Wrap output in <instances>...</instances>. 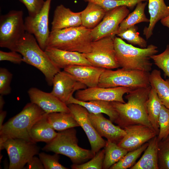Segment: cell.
<instances>
[{"label": "cell", "mask_w": 169, "mask_h": 169, "mask_svg": "<svg viewBox=\"0 0 169 169\" xmlns=\"http://www.w3.org/2000/svg\"><path fill=\"white\" fill-rule=\"evenodd\" d=\"M151 88L150 85L131 90L125 96L126 103L111 101L118 115L115 123L123 129L130 125L141 124L154 130L148 120L146 108Z\"/></svg>", "instance_id": "1"}, {"label": "cell", "mask_w": 169, "mask_h": 169, "mask_svg": "<svg viewBox=\"0 0 169 169\" xmlns=\"http://www.w3.org/2000/svg\"><path fill=\"white\" fill-rule=\"evenodd\" d=\"M114 44L116 59L120 67L149 72L151 70V57L158 53L156 46L151 44L145 48H136L116 36Z\"/></svg>", "instance_id": "2"}, {"label": "cell", "mask_w": 169, "mask_h": 169, "mask_svg": "<svg viewBox=\"0 0 169 169\" xmlns=\"http://www.w3.org/2000/svg\"><path fill=\"white\" fill-rule=\"evenodd\" d=\"M46 114L35 104L28 103L21 112L3 125L0 129V144L10 138L32 141L30 136L32 127Z\"/></svg>", "instance_id": "3"}, {"label": "cell", "mask_w": 169, "mask_h": 169, "mask_svg": "<svg viewBox=\"0 0 169 169\" xmlns=\"http://www.w3.org/2000/svg\"><path fill=\"white\" fill-rule=\"evenodd\" d=\"M15 51L21 54L23 62L37 68L44 75L48 84L52 85L55 75L60 71L38 45L35 37L26 31L17 44Z\"/></svg>", "instance_id": "4"}, {"label": "cell", "mask_w": 169, "mask_h": 169, "mask_svg": "<svg viewBox=\"0 0 169 169\" xmlns=\"http://www.w3.org/2000/svg\"><path fill=\"white\" fill-rule=\"evenodd\" d=\"M91 30L81 25L51 31L47 47L81 53L89 52L93 41Z\"/></svg>", "instance_id": "5"}, {"label": "cell", "mask_w": 169, "mask_h": 169, "mask_svg": "<svg viewBox=\"0 0 169 169\" xmlns=\"http://www.w3.org/2000/svg\"><path fill=\"white\" fill-rule=\"evenodd\" d=\"M76 134L74 128L59 131L55 137L46 143L42 149L66 156L70 159L73 164L84 163L95 155L91 150L83 148L78 146Z\"/></svg>", "instance_id": "6"}, {"label": "cell", "mask_w": 169, "mask_h": 169, "mask_svg": "<svg viewBox=\"0 0 169 169\" xmlns=\"http://www.w3.org/2000/svg\"><path fill=\"white\" fill-rule=\"evenodd\" d=\"M150 72L126 69H105L100 77L98 86L104 88L123 87L137 89L150 85Z\"/></svg>", "instance_id": "7"}, {"label": "cell", "mask_w": 169, "mask_h": 169, "mask_svg": "<svg viewBox=\"0 0 169 169\" xmlns=\"http://www.w3.org/2000/svg\"><path fill=\"white\" fill-rule=\"evenodd\" d=\"M22 10H13L0 17V47L15 51L26 32Z\"/></svg>", "instance_id": "8"}, {"label": "cell", "mask_w": 169, "mask_h": 169, "mask_svg": "<svg viewBox=\"0 0 169 169\" xmlns=\"http://www.w3.org/2000/svg\"><path fill=\"white\" fill-rule=\"evenodd\" d=\"M5 149L9 159V169H22L29 160L38 154L39 147L31 141L10 138L0 145V151Z\"/></svg>", "instance_id": "9"}, {"label": "cell", "mask_w": 169, "mask_h": 169, "mask_svg": "<svg viewBox=\"0 0 169 169\" xmlns=\"http://www.w3.org/2000/svg\"><path fill=\"white\" fill-rule=\"evenodd\" d=\"M115 36H110L93 41L90 52L82 53L94 66L106 69L119 68L115 57L114 39Z\"/></svg>", "instance_id": "10"}, {"label": "cell", "mask_w": 169, "mask_h": 169, "mask_svg": "<svg viewBox=\"0 0 169 169\" xmlns=\"http://www.w3.org/2000/svg\"><path fill=\"white\" fill-rule=\"evenodd\" d=\"M52 0H46L40 12L35 16H28L24 19L26 31L33 35L41 49L45 51L50 32L49 15Z\"/></svg>", "instance_id": "11"}, {"label": "cell", "mask_w": 169, "mask_h": 169, "mask_svg": "<svg viewBox=\"0 0 169 169\" xmlns=\"http://www.w3.org/2000/svg\"><path fill=\"white\" fill-rule=\"evenodd\" d=\"M130 11L125 6L117 7L106 12L101 22L92 29L93 41L117 34L119 26L129 13Z\"/></svg>", "instance_id": "12"}, {"label": "cell", "mask_w": 169, "mask_h": 169, "mask_svg": "<svg viewBox=\"0 0 169 169\" xmlns=\"http://www.w3.org/2000/svg\"><path fill=\"white\" fill-rule=\"evenodd\" d=\"M134 89H135L123 87L104 88L97 86L77 91L75 98L83 101L101 100L125 103L123 95Z\"/></svg>", "instance_id": "13"}, {"label": "cell", "mask_w": 169, "mask_h": 169, "mask_svg": "<svg viewBox=\"0 0 169 169\" xmlns=\"http://www.w3.org/2000/svg\"><path fill=\"white\" fill-rule=\"evenodd\" d=\"M70 112L85 132L90 144L91 150L95 155L105 146V141L98 133L89 117V112L83 106L77 104L67 105Z\"/></svg>", "instance_id": "14"}, {"label": "cell", "mask_w": 169, "mask_h": 169, "mask_svg": "<svg viewBox=\"0 0 169 169\" xmlns=\"http://www.w3.org/2000/svg\"><path fill=\"white\" fill-rule=\"evenodd\" d=\"M123 129L126 135L117 144L128 152L139 148L157 136L154 130L141 124L130 125Z\"/></svg>", "instance_id": "15"}, {"label": "cell", "mask_w": 169, "mask_h": 169, "mask_svg": "<svg viewBox=\"0 0 169 169\" xmlns=\"http://www.w3.org/2000/svg\"><path fill=\"white\" fill-rule=\"evenodd\" d=\"M52 85L53 88L50 93L66 104L75 92L87 88L64 70L60 71L55 75Z\"/></svg>", "instance_id": "16"}, {"label": "cell", "mask_w": 169, "mask_h": 169, "mask_svg": "<svg viewBox=\"0 0 169 169\" xmlns=\"http://www.w3.org/2000/svg\"><path fill=\"white\" fill-rule=\"evenodd\" d=\"M31 102L35 104L47 114L55 112H70L67 105L50 92L31 87L28 91Z\"/></svg>", "instance_id": "17"}, {"label": "cell", "mask_w": 169, "mask_h": 169, "mask_svg": "<svg viewBox=\"0 0 169 169\" xmlns=\"http://www.w3.org/2000/svg\"><path fill=\"white\" fill-rule=\"evenodd\" d=\"M89 119L95 129L101 137L118 144L126 135L124 129L114 125L110 120L105 118L102 113L89 112Z\"/></svg>", "instance_id": "18"}, {"label": "cell", "mask_w": 169, "mask_h": 169, "mask_svg": "<svg viewBox=\"0 0 169 169\" xmlns=\"http://www.w3.org/2000/svg\"><path fill=\"white\" fill-rule=\"evenodd\" d=\"M54 64L59 68L71 65H92L82 53L47 47L44 51Z\"/></svg>", "instance_id": "19"}, {"label": "cell", "mask_w": 169, "mask_h": 169, "mask_svg": "<svg viewBox=\"0 0 169 169\" xmlns=\"http://www.w3.org/2000/svg\"><path fill=\"white\" fill-rule=\"evenodd\" d=\"M105 69L92 65H71L64 69L87 88L98 86L100 76Z\"/></svg>", "instance_id": "20"}, {"label": "cell", "mask_w": 169, "mask_h": 169, "mask_svg": "<svg viewBox=\"0 0 169 169\" xmlns=\"http://www.w3.org/2000/svg\"><path fill=\"white\" fill-rule=\"evenodd\" d=\"M81 12H74L62 4L57 6L51 23V31L82 25Z\"/></svg>", "instance_id": "21"}, {"label": "cell", "mask_w": 169, "mask_h": 169, "mask_svg": "<svg viewBox=\"0 0 169 169\" xmlns=\"http://www.w3.org/2000/svg\"><path fill=\"white\" fill-rule=\"evenodd\" d=\"M71 103L77 104L83 106L90 113L105 114L109 117L110 120L114 123L118 117V114L111 101L101 100L83 101L79 100L72 96L66 105Z\"/></svg>", "instance_id": "22"}, {"label": "cell", "mask_w": 169, "mask_h": 169, "mask_svg": "<svg viewBox=\"0 0 169 169\" xmlns=\"http://www.w3.org/2000/svg\"><path fill=\"white\" fill-rule=\"evenodd\" d=\"M148 1L150 15L149 24L147 27H145L143 33L147 39L152 35L156 23L169 15V6L166 4L164 0H148Z\"/></svg>", "instance_id": "23"}, {"label": "cell", "mask_w": 169, "mask_h": 169, "mask_svg": "<svg viewBox=\"0 0 169 169\" xmlns=\"http://www.w3.org/2000/svg\"><path fill=\"white\" fill-rule=\"evenodd\" d=\"M46 114L36 121L32 127L30 132L31 140L36 143L44 142L46 143L52 141L57 133L51 126L47 119Z\"/></svg>", "instance_id": "24"}, {"label": "cell", "mask_w": 169, "mask_h": 169, "mask_svg": "<svg viewBox=\"0 0 169 169\" xmlns=\"http://www.w3.org/2000/svg\"><path fill=\"white\" fill-rule=\"evenodd\" d=\"M158 142L157 136L150 140L141 157L130 169H159Z\"/></svg>", "instance_id": "25"}, {"label": "cell", "mask_w": 169, "mask_h": 169, "mask_svg": "<svg viewBox=\"0 0 169 169\" xmlns=\"http://www.w3.org/2000/svg\"><path fill=\"white\" fill-rule=\"evenodd\" d=\"M106 12L100 5L88 2L86 8L81 11V25L88 29H93L101 22Z\"/></svg>", "instance_id": "26"}, {"label": "cell", "mask_w": 169, "mask_h": 169, "mask_svg": "<svg viewBox=\"0 0 169 169\" xmlns=\"http://www.w3.org/2000/svg\"><path fill=\"white\" fill-rule=\"evenodd\" d=\"M149 81L162 104L169 109V79L164 80L161 77L160 71L155 69L150 74Z\"/></svg>", "instance_id": "27"}, {"label": "cell", "mask_w": 169, "mask_h": 169, "mask_svg": "<svg viewBox=\"0 0 169 169\" xmlns=\"http://www.w3.org/2000/svg\"><path fill=\"white\" fill-rule=\"evenodd\" d=\"M47 117L51 126L59 131L79 126L70 112H53L47 114Z\"/></svg>", "instance_id": "28"}, {"label": "cell", "mask_w": 169, "mask_h": 169, "mask_svg": "<svg viewBox=\"0 0 169 169\" xmlns=\"http://www.w3.org/2000/svg\"><path fill=\"white\" fill-rule=\"evenodd\" d=\"M162 104L156 91L151 88L146 105L149 121L157 135L159 132V117Z\"/></svg>", "instance_id": "29"}, {"label": "cell", "mask_w": 169, "mask_h": 169, "mask_svg": "<svg viewBox=\"0 0 169 169\" xmlns=\"http://www.w3.org/2000/svg\"><path fill=\"white\" fill-rule=\"evenodd\" d=\"M146 4V2L144 3L141 2L137 4L134 11L129 13L121 23L117 34L138 23L150 22V19L146 18L145 13V9Z\"/></svg>", "instance_id": "30"}, {"label": "cell", "mask_w": 169, "mask_h": 169, "mask_svg": "<svg viewBox=\"0 0 169 169\" xmlns=\"http://www.w3.org/2000/svg\"><path fill=\"white\" fill-rule=\"evenodd\" d=\"M105 156L103 169H108L119 161L128 152L126 149L117 144L110 141H106L104 147Z\"/></svg>", "instance_id": "31"}, {"label": "cell", "mask_w": 169, "mask_h": 169, "mask_svg": "<svg viewBox=\"0 0 169 169\" xmlns=\"http://www.w3.org/2000/svg\"><path fill=\"white\" fill-rule=\"evenodd\" d=\"M149 142H147L139 148L128 152L119 161L112 166L110 169H126L131 168L136 163L137 159L140 156L147 147Z\"/></svg>", "instance_id": "32"}, {"label": "cell", "mask_w": 169, "mask_h": 169, "mask_svg": "<svg viewBox=\"0 0 169 169\" xmlns=\"http://www.w3.org/2000/svg\"><path fill=\"white\" fill-rule=\"evenodd\" d=\"M85 2H90L102 7L106 12L115 8L125 6L133 9L139 3L148 0H83Z\"/></svg>", "instance_id": "33"}, {"label": "cell", "mask_w": 169, "mask_h": 169, "mask_svg": "<svg viewBox=\"0 0 169 169\" xmlns=\"http://www.w3.org/2000/svg\"><path fill=\"white\" fill-rule=\"evenodd\" d=\"M137 26H131L116 35L127 41L131 44L137 45L140 48H146L147 45L146 40L139 35Z\"/></svg>", "instance_id": "34"}, {"label": "cell", "mask_w": 169, "mask_h": 169, "mask_svg": "<svg viewBox=\"0 0 169 169\" xmlns=\"http://www.w3.org/2000/svg\"><path fill=\"white\" fill-rule=\"evenodd\" d=\"M158 124L159 132L157 137L159 142L169 136V109L162 104L159 117Z\"/></svg>", "instance_id": "35"}, {"label": "cell", "mask_w": 169, "mask_h": 169, "mask_svg": "<svg viewBox=\"0 0 169 169\" xmlns=\"http://www.w3.org/2000/svg\"><path fill=\"white\" fill-rule=\"evenodd\" d=\"M158 161L159 169H169V136L158 142Z\"/></svg>", "instance_id": "36"}, {"label": "cell", "mask_w": 169, "mask_h": 169, "mask_svg": "<svg viewBox=\"0 0 169 169\" xmlns=\"http://www.w3.org/2000/svg\"><path fill=\"white\" fill-rule=\"evenodd\" d=\"M104 148L96 153L91 160L80 164H73L71 168L73 169H101L105 156Z\"/></svg>", "instance_id": "37"}, {"label": "cell", "mask_w": 169, "mask_h": 169, "mask_svg": "<svg viewBox=\"0 0 169 169\" xmlns=\"http://www.w3.org/2000/svg\"><path fill=\"white\" fill-rule=\"evenodd\" d=\"M38 156L44 169H68L59 163V156L58 154L55 153L54 154L50 155L42 152L39 153Z\"/></svg>", "instance_id": "38"}, {"label": "cell", "mask_w": 169, "mask_h": 169, "mask_svg": "<svg viewBox=\"0 0 169 169\" xmlns=\"http://www.w3.org/2000/svg\"><path fill=\"white\" fill-rule=\"evenodd\" d=\"M151 58L154 64L163 71L165 77L167 76L169 79V45L162 53L154 55Z\"/></svg>", "instance_id": "39"}, {"label": "cell", "mask_w": 169, "mask_h": 169, "mask_svg": "<svg viewBox=\"0 0 169 169\" xmlns=\"http://www.w3.org/2000/svg\"><path fill=\"white\" fill-rule=\"evenodd\" d=\"M12 74L7 69L0 68V94L2 95L9 94L11 92L10 86Z\"/></svg>", "instance_id": "40"}, {"label": "cell", "mask_w": 169, "mask_h": 169, "mask_svg": "<svg viewBox=\"0 0 169 169\" xmlns=\"http://www.w3.org/2000/svg\"><path fill=\"white\" fill-rule=\"evenodd\" d=\"M27 8L28 16L34 17L36 15L42 8L45 1L44 0H19Z\"/></svg>", "instance_id": "41"}, {"label": "cell", "mask_w": 169, "mask_h": 169, "mask_svg": "<svg viewBox=\"0 0 169 169\" xmlns=\"http://www.w3.org/2000/svg\"><path fill=\"white\" fill-rule=\"evenodd\" d=\"M0 61H8L19 64L23 62V57L19 53L14 51L6 52L0 51Z\"/></svg>", "instance_id": "42"}, {"label": "cell", "mask_w": 169, "mask_h": 169, "mask_svg": "<svg viewBox=\"0 0 169 169\" xmlns=\"http://www.w3.org/2000/svg\"><path fill=\"white\" fill-rule=\"evenodd\" d=\"M24 169H44V168L39 158L34 156L28 162Z\"/></svg>", "instance_id": "43"}, {"label": "cell", "mask_w": 169, "mask_h": 169, "mask_svg": "<svg viewBox=\"0 0 169 169\" xmlns=\"http://www.w3.org/2000/svg\"><path fill=\"white\" fill-rule=\"evenodd\" d=\"M7 112L5 111H0V129L3 125L4 120L6 116Z\"/></svg>", "instance_id": "44"}, {"label": "cell", "mask_w": 169, "mask_h": 169, "mask_svg": "<svg viewBox=\"0 0 169 169\" xmlns=\"http://www.w3.org/2000/svg\"><path fill=\"white\" fill-rule=\"evenodd\" d=\"M161 22L163 26L167 27L169 28V15L161 19Z\"/></svg>", "instance_id": "45"}, {"label": "cell", "mask_w": 169, "mask_h": 169, "mask_svg": "<svg viewBox=\"0 0 169 169\" xmlns=\"http://www.w3.org/2000/svg\"><path fill=\"white\" fill-rule=\"evenodd\" d=\"M5 104V101L3 95H0V111L3 110V109Z\"/></svg>", "instance_id": "46"}]
</instances>
